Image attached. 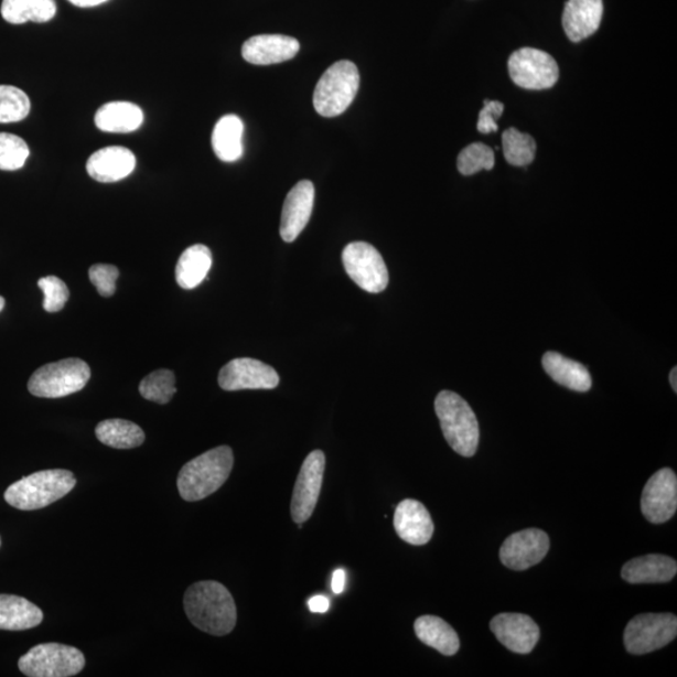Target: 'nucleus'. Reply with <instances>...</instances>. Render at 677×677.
Here are the masks:
<instances>
[{
  "label": "nucleus",
  "instance_id": "19",
  "mask_svg": "<svg viewBox=\"0 0 677 677\" xmlns=\"http://www.w3.org/2000/svg\"><path fill=\"white\" fill-rule=\"evenodd\" d=\"M135 169V153L121 146L100 149L87 161L88 175L103 184L121 181L130 176Z\"/></svg>",
  "mask_w": 677,
  "mask_h": 677
},
{
  "label": "nucleus",
  "instance_id": "7",
  "mask_svg": "<svg viewBox=\"0 0 677 677\" xmlns=\"http://www.w3.org/2000/svg\"><path fill=\"white\" fill-rule=\"evenodd\" d=\"M85 665L80 649L56 643L36 645L18 662L21 673L30 677L75 676Z\"/></svg>",
  "mask_w": 677,
  "mask_h": 677
},
{
  "label": "nucleus",
  "instance_id": "10",
  "mask_svg": "<svg viewBox=\"0 0 677 677\" xmlns=\"http://www.w3.org/2000/svg\"><path fill=\"white\" fill-rule=\"evenodd\" d=\"M508 71L511 79L518 87L533 90L552 88L560 77L555 58L535 49H520L512 53Z\"/></svg>",
  "mask_w": 677,
  "mask_h": 677
},
{
  "label": "nucleus",
  "instance_id": "9",
  "mask_svg": "<svg viewBox=\"0 0 677 677\" xmlns=\"http://www.w3.org/2000/svg\"><path fill=\"white\" fill-rule=\"evenodd\" d=\"M343 264L347 276L361 289L372 294H378L387 289L389 282L387 265L373 245L359 241L345 246Z\"/></svg>",
  "mask_w": 677,
  "mask_h": 677
},
{
  "label": "nucleus",
  "instance_id": "13",
  "mask_svg": "<svg viewBox=\"0 0 677 677\" xmlns=\"http://www.w3.org/2000/svg\"><path fill=\"white\" fill-rule=\"evenodd\" d=\"M279 383L280 377L276 369L251 358L234 359L218 374V386L226 391L273 389Z\"/></svg>",
  "mask_w": 677,
  "mask_h": 677
},
{
  "label": "nucleus",
  "instance_id": "42",
  "mask_svg": "<svg viewBox=\"0 0 677 677\" xmlns=\"http://www.w3.org/2000/svg\"><path fill=\"white\" fill-rule=\"evenodd\" d=\"M4 305H6V300L3 297H0V311L4 309Z\"/></svg>",
  "mask_w": 677,
  "mask_h": 677
},
{
  "label": "nucleus",
  "instance_id": "41",
  "mask_svg": "<svg viewBox=\"0 0 677 677\" xmlns=\"http://www.w3.org/2000/svg\"><path fill=\"white\" fill-rule=\"evenodd\" d=\"M677 368H673L670 373V384L675 393H677Z\"/></svg>",
  "mask_w": 677,
  "mask_h": 677
},
{
  "label": "nucleus",
  "instance_id": "17",
  "mask_svg": "<svg viewBox=\"0 0 677 677\" xmlns=\"http://www.w3.org/2000/svg\"><path fill=\"white\" fill-rule=\"evenodd\" d=\"M300 51L298 40L282 34H260L251 36L243 45V57L256 66H270L287 62Z\"/></svg>",
  "mask_w": 677,
  "mask_h": 677
},
{
  "label": "nucleus",
  "instance_id": "36",
  "mask_svg": "<svg viewBox=\"0 0 677 677\" xmlns=\"http://www.w3.org/2000/svg\"><path fill=\"white\" fill-rule=\"evenodd\" d=\"M120 271L114 265L97 264L89 269V279L105 298L112 297L116 292V281Z\"/></svg>",
  "mask_w": 677,
  "mask_h": 677
},
{
  "label": "nucleus",
  "instance_id": "18",
  "mask_svg": "<svg viewBox=\"0 0 677 677\" xmlns=\"http://www.w3.org/2000/svg\"><path fill=\"white\" fill-rule=\"evenodd\" d=\"M395 528L402 541L413 546L427 545L434 534L431 515L425 505L416 499L399 503L395 514Z\"/></svg>",
  "mask_w": 677,
  "mask_h": 677
},
{
  "label": "nucleus",
  "instance_id": "5",
  "mask_svg": "<svg viewBox=\"0 0 677 677\" xmlns=\"http://www.w3.org/2000/svg\"><path fill=\"white\" fill-rule=\"evenodd\" d=\"M359 85V71L353 62L334 63L318 82L313 98L315 111L327 118L343 115L353 104Z\"/></svg>",
  "mask_w": 677,
  "mask_h": 677
},
{
  "label": "nucleus",
  "instance_id": "26",
  "mask_svg": "<svg viewBox=\"0 0 677 677\" xmlns=\"http://www.w3.org/2000/svg\"><path fill=\"white\" fill-rule=\"evenodd\" d=\"M244 122L239 116L226 115L219 118L213 132V149L224 162H235L244 153Z\"/></svg>",
  "mask_w": 677,
  "mask_h": 677
},
{
  "label": "nucleus",
  "instance_id": "33",
  "mask_svg": "<svg viewBox=\"0 0 677 677\" xmlns=\"http://www.w3.org/2000/svg\"><path fill=\"white\" fill-rule=\"evenodd\" d=\"M30 153L29 144L20 136L0 133V170H21Z\"/></svg>",
  "mask_w": 677,
  "mask_h": 677
},
{
  "label": "nucleus",
  "instance_id": "32",
  "mask_svg": "<svg viewBox=\"0 0 677 677\" xmlns=\"http://www.w3.org/2000/svg\"><path fill=\"white\" fill-rule=\"evenodd\" d=\"M175 374L168 369L155 370L143 378L140 384V393L144 399L168 405L176 395Z\"/></svg>",
  "mask_w": 677,
  "mask_h": 677
},
{
  "label": "nucleus",
  "instance_id": "4",
  "mask_svg": "<svg viewBox=\"0 0 677 677\" xmlns=\"http://www.w3.org/2000/svg\"><path fill=\"white\" fill-rule=\"evenodd\" d=\"M434 407L448 444L462 456H473L479 450L480 426L469 402L456 393L443 390Z\"/></svg>",
  "mask_w": 677,
  "mask_h": 677
},
{
  "label": "nucleus",
  "instance_id": "23",
  "mask_svg": "<svg viewBox=\"0 0 677 677\" xmlns=\"http://www.w3.org/2000/svg\"><path fill=\"white\" fill-rule=\"evenodd\" d=\"M42 621L43 612L33 602L14 594H0V630H30Z\"/></svg>",
  "mask_w": 677,
  "mask_h": 677
},
{
  "label": "nucleus",
  "instance_id": "12",
  "mask_svg": "<svg viewBox=\"0 0 677 677\" xmlns=\"http://www.w3.org/2000/svg\"><path fill=\"white\" fill-rule=\"evenodd\" d=\"M550 551V537L541 529L529 528L509 536L503 542L499 558L511 570L525 571L538 565Z\"/></svg>",
  "mask_w": 677,
  "mask_h": 677
},
{
  "label": "nucleus",
  "instance_id": "2",
  "mask_svg": "<svg viewBox=\"0 0 677 677\" xmlns=\"http://www.w3.org/2000/svg\"><path fill=\"white\" fill-rule=\"evenodd\" d=\"M234 453L222 445L190 461L179 473L178 488L182 499L197 502L212 496L230 477Z\"/></svg>",
  "mask_w": 677,
  "mask_h": 677
},
{
  "label": "nucleus",
  "instance_id": "3",
  "mask_svg": "<svg viewBox=\"0 0 677 677\" xmlns=\"http://www.w3.org/2000/svg\"><path fill=\"white\" fill-rule=\"evenodd\" d=\"M76 484L75 474L71 471H41L14 482L6 491L4 498L8 505L17 509H42L66 497Z\"/></svg>",
  "mask_w": 677,
  "mask_h": 677
},
{
  "label": "nucleus",
  "instance_id": "22",
  "mask_svg": "<svg viewBox=\"0 0 677 677\" xmlns=\"http://www.w3.org/2000/svg\"><path fill=\"white\" fill-rule=\"evenodd\" d=\"M142 109L125 100H115L100 107L95 116L98 130L108 133H132L142 126Z\"/></svg>",
  "mask_w": 677,
  "mask_h": 677
},
{
  "label": "nucleus",
  "instance_id": "20",
  "mask_svg": "<svg viewBox=\"0 0 677 677\" xmlns=\"http://www.w3.org/2000/svg\"><path fill=\"white\" fill-rule=\"evenodd\" d=\"M603 15L602 0H569L562 24L570 41L579 43L598 32Z\"/></svg>",
  "mask_w": 677,
  "mask_h": 677
},
{
  "label": "nucleus",
  "instance_id": "27",
  "mask_svg": "<svg viewBox=\"0 0 677 677\" xmlns=\"http://www.w3.org/2000/svg\"><path fill=\"white\" fill-rule=\"evenodd\" d=\"M213 265V254L205 245H192L182 252L176 265V281L182 289H195Z\"/></svg>",
  "mask_w": 677,
  "mask_h": 677
},
{
  "label": "nucleus",
  "instance_id": "15",
  "mask_svg": "<svg viewBox=\"0 0 677 677\" xmlns=\"http://www.w3.org/2000/svg\"><path fill=\"white\" fill-rule=\"evenodd\" d=\"M315 187L309 180L300 181L289 192L282 207L280 235L286 243L295 241L313 213Z\"/></svg>",
  "mask_w": 677,
  "mask_h": 677
},
{
  "label": "nucleus",
  "instance_id": "43",
  "mask_svg": "<svg viewBox=\"0 0 677 677\" xmlns=\"http://www.w3.org/2000/svg\"><path fill=\"white\" fill-rule=\"evenodd\" d=\"M0 546H2V539H0Z\"/></svg>",
  "mask_w": 677,
  "mask_h": 677
},
{
  "label": "nucleus",
  "instance_id": "34",
  "mask_svg": "<svg viewBox=\"0 0 677 677\" xmlns=\"http://www.w3.org/2000/svg\"><path fill=\"white\" fill-rule=\"evenodd\" d=\"M456 166L464 176L482 170L491 171L494 168V153L487 144L472 143L460 153Z\"/></svg>",
  "mask_w": 677,
  "mask_h": 677
},
{
  "label": "nucleus",
  "instance_id": "16",
  "mask_svg": "<svg viewBox=\"0 0 677 677\" xmlns=\"http://www.w3.org/2000/svg\"><path fill=\"white\" fill-rule=\"evenodd\" d=\"M490 626L498 642L512 653H533L539 640V627L527 615L501 614L492 619Z\"/></svg>",
  "mask_w": 677,
  "mask_h": 677
},
{
  "label": "nucleus",
  "instance_id": "38",
  "mask_svg": "<svg viewBox=\"0 0 677 677\" xmlns=\"http://www.w3.org/2000/svg\"><path fill=\"white\" fill-rule=\"evenodd\" d=\"M308 606L313 614H325L331 609V600L323 594H316L308 601Z\"/></svg>",
  "mask_w": 677,
  "mask_h": 677
},
{
  "label": "nucleus",
  "instance_id": "28",
  "mask_svg": "<svg viewBox=\"0 0 677 677\" xmlns=\"http://www.w3.org/2000/svg\"><path fill=\"white\" fill-rule=\"evenodd\" d=\"M57 13L56 0H3L2 17L11 24L47 23Z\"/></svg>",
  "mask_w": 677,
  "mask_h": 677
},
{
  "label": "nucleus",
  "instance_id": "30",
  "mask_svg": "<svg viewBox=\"0 0 677 677\" xmlns=\"http://www.w3.org/2000/svg\"><path fill=\"white\" fill-rule=\"evenodd\" d=\"M503 152L512 166L524 168L533 163L536 154V141L533 136L508 128L502 136Z\"/></svg>",
  "mask_w": 677,
  "mask_h": 677
},
{
  "label": "nucleus",
  "instance_id": "24",
  "mask_svg": "<svg viewBox=\"0 0 677 677\" xmlns=\"http://www.w3.org/2000/svg\"><path fill=\"white\" fill-rule=\"evenodd\" d=\"M542 365L546 373L561 386L581 393L591 389V375L582 364L561 354L548 352L544 355Z\"/></svg>",
  "mask_w": 677,
  "mask_h": 677
},
{
  "label": "nucleus",
  "instance_id": "14",
  "mask_svg": "<svg viewBox=\"0 0 677 677\" xmlns=\"http://www.w3.org/2000/svg\"><path fill=\"white\" fill-rule=\"evenodd\" d=\"M677 509V477L673 470L663 469L648 480L643 491L642 511L648 523L662 525Z\"/></svg>",
  "mask_w": 677,
  "mask_h": 677
},
{
  "label": "nucleus",
  "instance_id": "11",
  "mask_svg": "<svg viewBox=\"0 0 677 677\" xmlns=\"http://www.w3.org/2000/svg\"><path fill=\"white\" fill-rule=\"evenodd\" d=\"M324 472V452H311L301 465L291 498V517L298 525H303L313 515L322 491Z\"/></svg>",
  "mask_w": 677,
  "mask_h": 677
},
{
  "label": "nucleus",
  "instance_id": "29",
  "mask_svg": "<svg viewBox=\"0 0 677 677\" xmlns=\"http://www.w3.org/2000/svg\"><path fill=\"white\" fill-rule=\"evenodd\" d=\"M96 437L100 443L116 450H131L144 442L140 426L125 419H107L96 427Z\"/></svg>",
  "mask_w": 677,
  "mask_h": 677
},
{
  "label": "nucleus",
  "instance_id": "21",
  "mask_svg": "<svg viewBox=\"0 0 677 677\" xmlns=\"http://www.w3.org/2000/svg\"><path fill=\"white\" fill-rule=\"evenodd\" d=\"M677 572V563L671 557L647 555L634 558L622 567L621 578L628 583H664L671 581Z\"/></svg>",
  "mask_w": 677,
  "mask_h": 677
},
{
  "label": "nucleus",
  "instance_id": "1",
  "mask_svg": "<svg viewBox=\"0 0 677 677\" xmlns=\"http://www.w3.org/2000/svg\"><path fill=\"white\" fill-rule=\"evenodd\" d=\"M185 612L192 625L214 636H225L235 628L237 620L233 594L216 581L196 582L187 589Z\"/></svg>",
  "mask_w": 677,
  "mask_h": 677
},
{
  "label": "nucleus",
  "instance_id": "40",
  "mask_svg": "<svg viewBox=\"0 0 677 677\" xmlns=\"http://www.w3.org/2000/svg\"><path fill=\"white\" fill-rule=\"evenodd\" d=\"M69 3L79 8H93L108 2V0H68Z\"/></svg>",
  "mask_w": 677,
  "mask_h": 677
},
{
  "label": "nucleus",
  "instance_id": "37",
  "mask_svg": "<svg viewBox=\"0 0 677 677\" xmlns=\"http://www.w3.org/2000/svg\"><path fill=\"white\" fill-rule=\"evenodd\" d=\"M503 111H505V106L498 100H484V107L479 117V131L483 135L497 132V120H499Z\"/></svg>",
  "mask_w": 677,
  "mask_h": 677
},
{
  "label": "nucleus",
  "instance_id": "8",
  "mask_svg": "<svg viewBox=\"0 0 677 677\" xmlns=\"http://www.w3.org/2000/svg\"><path fill=\"white\" fill-rule=\"evenodd\" d=\"M677 636V619L673 614H644L628 622L624 643L627 653L645 655L660 649Z\"/></svg>",
  "mask_w": 677,
  "mask_h": 677
},
{
  "label": "nucleus",
  "instance_id": "39",
  "mask_svg": "<svg viewBox=\"0 0 677 677\" xmlns=\"http://www.w3.org/2000/svg\"><path fill=\"white\" fill-rule=\"evenodd\" d=\"M346 574L344 570H336L332 579V589L335 594L343 593L345 589Z\"/></svg>",
  "mask_w": 677,
  "mask_h": 677
},
{
  "label": "nucleus",
  "instance_id": "35",
  "mask_svg": "<svg viewBox=\"0 0 677 677\" xmlns=\"http://www.w3.org/2000/svg\"><path fill=\"white\" fill-rule=\"evenodd\" d=\"M39 287L44 294L43 308L49 313H58L67 304L69 290L60 278H42L39 281Z\"/></svg>",
  "mask_w": 677,
  "mask_h": 677
},
{
  "label": "nucleus",
  "instance_id": "31",
  "mask_svg": "<svg viewBox=\"0 0 677 677\" xmlns=\"http://www.w3.org/2000/svg\"><path fill=\"white\" fill-rule=\"evenodd\" d=\"M30 112L31 99L24 90L0 85V123L21 122Z\"/></svg>",
  "mask_w": 677,
  "mask_h": 677
},
{
  "label": "nucleus",
  "instance_id": "25",
  "mask_svg": "<svg viewBox=\"0 0 677 677\" xmlns=\"http://www.w3.org/2000/svg\"><path fill=\"white\" fill-rule=\"evenodd\" d=\"M417 637L425 645L445 656H453L461 647L460 637L454 628L437 616H422L416 621Z\"/></svg>",
  "mask_w": 677,
  "mask_h": 677
},
{
  "label": "nucleus",
  "instance_id": "6",
  "mask_svg": "<svg viewBox=\"0 0 677 677\" xmlns=\"http://www.w3.org/2000/svg\"><path fill=\"white\" fill-rule=\"evenodd\" d=\"M90 378L89 365L78 358L43 365L29 382L31 395L40 398H62L80 391Z\"/></svg>",
  "mask_w": 677,
  "mask_h": 677
}]
</instances>
